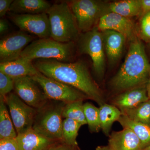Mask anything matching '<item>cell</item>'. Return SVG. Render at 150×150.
<instances>
[{"label": "cell", "mask_w": 150, "mask_h": 150, "mask_svg": "<svg viewBox=\"0 0 150 150\" xmlns=\"http://www.w3.org/2000/svg\"><path fill=\"white\" fill-rule=\"evenodd\" d=\"M150 78V64L144 47L137 36L130 41L124 62L110 85L115 91L124 92L146 86Z\"/></svg>", "instance_id": "2"}, {"label": "cell", "mask_w": 150, "mask_h": 150, "mask_svg": "<svg viewBox=\"0 0 150 150\" xmlns=\"http://www.w3.org/2000/svg\"><path fill=\"white\" fill-rule=\"evenodd\" d=\"M101 129L106 136H110L113 123L122 115L121 110L114 105L103 103L99 108Z\"/></svg>", "instance_id": "22"}, {"label": "cell", "mask_w": 150, "mask_h": 150, "mask_svg": "<svg viewBox=\"0 0 150 150\" xmlns=\"http://www.w3.org/2000/svg\"><path fill=\"white\" fill-rule=\"evenodd\" d=\"M121 111L133 121L150 126V99L134 108Z\"/></svg>", "instance_id": "24"}, {"label": "cell", "mask_w": 150, "mask_h": 150, "mask_svg": "<svg viewBox=\"0 0 150 150\" xmlns=\"http://www.w3.org/2000/svg\"><path fill=\"white\" fill-rule=\"evenodd\" d=\"M78 48L81 54L91 58L93 69L98 77L102 79L105 71V55L102 32L97 27L81 34L78 39Z\"/></svg>", "instance_id": "7"}, {"label": "cell", "mask_w": 150, "mask_h": 150, "mask_svg": "<svg viewBox=\"0 0 150 150\" xmlns=\"http://www.w3.org/2000/svg\"><path fill=\"white\" fill-rule=\"evenodd\" d=\"M141 2L143 15L150 11V0H141Z\"/></svg>", "instance_id": "34"}, {"label": "cell", "mask_w": 150, "mask_h": 150, "mask_svg": "<svg viewBox=\"0 0 150 150\" xmlns=\"http://www.w3.org/2000/svg\"><path fill=\"white\" fill-rule=\"evenodd\" d=\"M149 99L146 86H142L123 92L115 97L112 103L122 111L136 107Z\"/></svg>", "instance_id": "17"}, {"label": "cell", "mask_w": 150, "mask_h": 150, "mask_svg": "<svg viewBox=\"0 0 150 150\" xmlns=\"http://www.w3.org/2000/svg\"><path fill=\"white\" fill-rule=\"evenodd\" d=\"M4 99L18 135L32 129L37 109L26 104L14 93H9Z\"/></svg>", "instance_id": "9"}, {"label": "cell", "mask_w": 150, "mask_h": 150, "mask_svg": "<svg viewBox=\"0 0 150 150\" xmlns=\"http://www.w3.org/2000/svg\"><path fill=\"white\" fill-rule=\"evenodd\" d=\"M14 81L16 93L29 106L38 109L48 100L42 89L31 76L18 78Z\"/></svg>", "instance_id": "11"}, {"label": "cell", "mask_w": 150, "mask_h": 150, "mask_svg": "<svg viewBox=\"0 0 150 150\" xmlns=\"http://www.w3.org/2000/svg\"><path fill=\"white\" fill-rule=\"evenodd\" d=\"M110 12L131 18L142 14L141 0H124L109 4Z\"/></svg>", "instance_id": "21"}, {"label": "cell", "mask_w": 150, "mask_h": 150, "mask_svg": "<svg viewBox=\"0 0 150 150\" xmlns=\"http://www.w3.org/2000/svg\"><path fill=\"white\" fill-rule=\"evenodd\" d=\"M34 65L42 74L73 87L100 105L105 103L102 91L83 62L71 63L55 59H39Z\"/></svg>", "instance_id": "1"}, {"label": "cell", "mask_w": 150, "mask_h": 150, "mask_svg": "<svg viewBox=\"0 0 150 150\" xmlns=\"http://www.w3.org/2000/svg\"><path fill=\"white\" fill-rule=\"evenodd\" d=\"M118 122L123 129H129L134 132L139 138L143 149L150 146V126L136 122L122 114Z\"/></svg>", "instance_id": "20"}, {"label": "cell", "mask_w": 150, "mask_h": 150, "mask_svg": "<svg viewBox=\"0 0 150 150\" xmlns=\"http://www.w3.org/2000/svg\"><path fill=\"white\" fill-rule=\"evenodd\" d=\"M33 40L32 36L21 30L4 37L0 40L1 63L18 59L25 48Z\"/></svg>", "instance_id": "12"}, {"label": "cell", "mask_w": 150, "mask_h": 150, "mask_svg": "<svg viewBox=\"0 0 150 150\" xmlns=\"http://www.w3.org/2000/svg\"><path fill=\"white\" fill-rule=\"evenodd\" d=\"M82 126L81 123L75 120L65 118L62 125V141L69 144H78L76 138Z\"/></svg>", "instance_id": "26"}, {"label": "cell", "mask_w": 150, "mask_h": 150, "mask_svg": "<svg viewBox=\"0 0 150 150\" xmlns=\"http://www.w3.org/2000/svg\"><path fill=\"white\" fill-rule=\"evenodd\" d=\"M66 103L48 99L37 109L32 129L51 139L62 141V116Z\"/></svg>", "instance_id": "4"}, {"label": "cell", "mask_w": 150, "mask_h": 150, "mask_svg": "<svg viewBox=\"0 0 150 150\" xmlns=\"http://www.w3.org/2000/svg\"><path fill=\"white\" fill-rule=\"evenodd\" d=\"M108 146L111 150H143L139 138L129 129L112 132L109 136Z\"/></svg>", "instance_id": "15"}, {"label": "cell", "mask_w": 150, "mask_h": 150, "mask_svg": "<svg viewBox=\"0 0 150 150\" xmlns=\"http://www.w3.org/2000/svg\"><path fill=\"white\" fill-rule=\"evenodd\" d=\"M96 150H111L109 146H98Z\"/></svg>", "instance_id": "35"}, {"label": "cell", "mask_w": 150, "mask_h": 150, "mask_svg": "<svg viewBox=\"0 0 150 150\" xmlns=\"http://www.w3.org/2000/svg\"><path fill=\"white\" fill-rule=\"evenodd\" d=\"M46 13L51 25V38L61 43L74 42L78 40L81 32L68 2L54 4Z\"/></svg>", "instance_id": "3"}, {"label": "cell", "mask_w": 150, "mask_h": 150, "mask_svg": "<svg viewBox=\"0 0 150 150\" xmlns=\"http://www.w3.org/2000/svg\"><path fill=\"white\" fill-rule=\"evenodd\" d=\"M13 0H0V17L5 16L8 12L9 11Z\"/></svg>", "instance_id": "32"}, {"label": "cell", "mask_w": 150, "mask_h": 150, "mask_svg": "<svg viewBox=\"0 0 150 150\" xmlns=\"http://www.w3.org/2000/svg\"><path fill=\"white\" fill-rule=\"evenodd\" d=\"M84 112L89 129L91 133H98L101 129L99 108L90 103L83 104Z\"/></svg>", "instance_id": "27"}, {"label": "cell", "mask_w": 150, "mask_h": 150, "mask_svg": "<svg viewBox=\"0 0 150 150\" xmlns=\"http://www.w3.org/2000/svg\"><path fill=\"white\" fill-rule=\"evenodd\" d=\"M9 17L21 31L33 33L39 38H51V25L47 13L20 14L11 12Z\"/></svg>", "instance_id": "10"}, {"label": "cell", "mask_w": 150, "mask_h": 150, "mask_svg": "<svg viewBox=\"0 0 150 150\" xmlns=\"http://www.w3.org/2000/svg\"><path fill=\"white\" fill-rule=\"evenodd\" d=\"M16 139L19 150H48L52 145L60 141L44 137L32 129L18 134Z\"/></svg>", "instance_id": "16"}, {"label": "cell", "mask_w": 150, "mask_h": 150, "mask_svg": "<svg viewBox=\"0 0 150 150\" xmlns=\"http://www.w3.org/2000/svg\"><path fill=\"white\" fill-rule=\"evenodd\" d=\"M14 89V79L0 72V96L5 97Z\"/></svg>", "instance_id": "28"}, {"label": "cell", "mask_w": 150, "mask_h": 150, "mask_svg": "<svg viewBox=\"0 0 150 150\" xmlns=\"http://www.w3.org/2000/svg\"><path fill=\"white\" fill-rule=\"evenodd\" d=\"M146 88L147 91L148 96L150 99V78L146 85Z\"/></svg>", "instance_id": "36"}, {"label": "cell", "mask_w": 150, "mask_h": 150, "mask_svg": "<svg viewBox=\"0 0 150 150\" xmlns=\"http://www.w3.org/2000/svg\"><path fill=\"white\" fill-rule=\"evenodd\" d=\"M0 150H19L16 138L0 140Z\"/></svg>", "instance_id": "30"}, {"label": "cell", "mask_w": 150, "mask_h": 150, "mask_svg": "<svg viewBox=\"0 0 150 150\" xmlns=\"http://www.w3.org/2000/svg\"><path fill=\"white\" fill-rule=\"evenodd\" d=\"M100 31L111 30L124 35L130 41L137 37L136 27L131 18L109 12L101 17L97 26Z\"/></svg>", "instance_id": "13"}, {"label": "cell", "mask_w": 150, "mask_h": 150, "mask_svg": "<svg viewBox=\"0 0 150 150\" xmlns=\"http://www.w3.org/2000/svg\"><path fill=\"white\" fill-rule=\"evenodd\" d=\"M143 150H150V146H149L147 147L145 149H144Z\"/></svg>", "instance_id": "37"}, {"label": "cell", "mask_w": 150, "mask_h": 150, "mask_svg": "<svg viewBox=\"0 0 150 150\" xmlns=\"http://www.w3.org/2000/svg\"><path fill=\"white\" fill-rule=\"evenodd\" d=\"M51 6L44 0H15L11 5L9 12L20 14L46 13Z\"/></svg>", "instance_id": "19"}, {"label": "cell", "mask_w": 150, "mask_h": 150, "mask_svg": "<svg viewBox=\"0 0 150 150\" xmlns=\"http://www.w3.org/2000/svg\"><path fill=\"white\" fill-rule=\"evenodd\" d=\"M48 150H81L77 145H71L59 141L52 145Z\"/></svg>", "instance_id": "31"}, {"label": "cell", "mask_w": 150, "mask_h": 150, "mask_svg": "<svg viewBox=\"0 0 150 150\" xmlns=\"http://www.w3.org/2000/svg\"><path fill=\"white\" fill-rule=\"evenodd\" d=\"M0 72L13 79L33 76L39 73L32 61L20 57L11 62L0 63Z\"/></svg>", "instance_id": "18"}, {"label": "cell", "mask_w": 150, "mask_h": 150, "mask_svg": "<svg viewBox=\"0 0 150 150\" xmlns=\"http://www.w3.org/2000/svg\"><path fill=\"white\" fill-rule=\"evenodd\" d=\"M9 26L7 21L5 19L1 18L0 20V34L3 35L8 32Z\"/></svg>", "instance_id": "33"}, {"label": "cell", "mask_w": 150, "mask_h": 150, "mask_svg": "<svg viewBox=\"0 0 150 150\" xmlns=\"http://www.w3.org/2000/svg\"><path fill=\"white\" fill-rule=\"evenodd\" d=\"M13 126L4 97L0 96V140L16 138L18 134Z\"/></svg>", "instance_id": "23"}, {"label": "cell", "mask_w": 150, "mask_h": 150, "mask_svg": "<svg viewBox=\"0 0 150 150\" xmlns=\"http://www.w3.org/2000/svg\"><path fill=\"white\" fill-rule=\"evenodd\" d=\"M139 33L142 39L150 42V11L144 14L141 19Z\"/></svg>", "instance_id": "29"}, {"label": "cell", "mask_w": 150, "mask_h": 150, "mask_svg": "<svg viewBox=\"0 0 150 150\" xmlns=\"http://www.w3.org/2000/svg\"><path fill=\"white\" fill-rule=\"evenodd\" d=\"M101 32L108 62L110 64H114L121 58L127 38L123 34L113 30H105Z\"/></svg>", "instance_id": "14"}, {"label": "cell", "mask_w": 150, "mask_h": 150, "mask_svg": "<svg viewBox=\"0 0 150 150\" xmlns=\"http://www.w3.org/2000/svg\"><path fill=\"white\" fill-rule=\"evenodd\" d=\"M74 42L61 43L51 38H39L26 46L20 57L33 61L35 59H55L69 62L74 56Z\"/></svg>", "instance_id": "5"}, {"label": "cell", "mask_w": 150, "mask_h": 150, "mask_svg": "<svg viewBox=\"0 0 150 150\" xmlns=\"http://www.w3.org/2000/svg\"><path fill=\"white\" fill-rule=\"evenodd\" d=\"M62 116L77 121L82 126L87 124L84 112L83 101H75L67 103L63 110Z\"/></svg>", "instance_id": "25"}, {"label": "cell", "mask_w": 150, "mask_h": 150, "mask_svg": "<svg viewBox=\"0 0 150 150\" xmlns=\"http://www.w3.org/2000/svg\"><path fill=\"white\" fill-rule=\"evenodd\" d=\"M81 33L88 32L96 27L100 19L109 12V4L97 0L68 1Z\"/></svg>", "instance_id": "6"}, {"label": "cell", "mask_w": 150, "mask_h": 150, "mask_svg": "<svg viewBox=\"0 0 150 150\" xmlns=\"http://www.w3.org/2000/svg\"><path fill=\"white\" fill-rule=\"evenodd\" d=\"M31 77L40 86L48 99L68 103L88 99L84 94L73 87L48 78L40 73Z\"/></svg>", "instance_id": "8"}]
</instances>
